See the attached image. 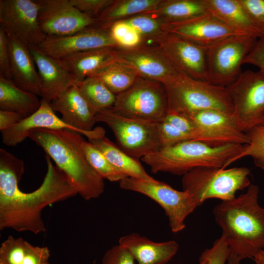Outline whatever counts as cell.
<instances>
[{
	"mask_svg": "<svg viewBox=\"0 0 264 264\" xmlns=\"http://www.w3.org/2000/svg\"><path fill=\"white\" fill-rule=\"evenodd\" d=\"M118 244L131 253L137 264H166L179 249L175 241L155 242L136 233L121 237Z\"/></svg>",
	"mask_w": 264,
	"mask_h": 264,
	"instance_id": "cell-23",
	"label": "cell"
},
{
	"mask_svg": "<svg viewBox=\"0 0 264 264\" xmlns=\"http://www.w3.org/2000/svg\"><path fill=\"white\" fill-rule=\"evenodd\" d=\"M44 264H50L48 262H47V263H45Z\"/></svg>",
	"mask_w": 264,
	"mask_h": 264,
	"instance_id": "cell-49",
	"label": "cell"
},
{
	"mask_svg": "<svg viewBox=\"0 0 264 264\" xmlns=\"http://www.w3.org/2000/svg\"><path fill=\"white\" fill-rule=\"evenodd\" d=\"M187 115L196 126L195 140L214 146L244 145L250 142L248 135L240 129L232 113L207 110Z\"/></svg>",
	"mask_w": 264,
	"mask_h": 264,
	"instance_id": "cell-14",
	"label": "cell"
},
{
	"mask_svg": "<svg viewBox=\"0 0 264 264\" xmlns=\"http://www.w3.org/2000/svg\"><path fill=\"white\" fill-rule=\"evenodd\" d=\"M92 76L100 79L116 95L128 88L140 77L133 69L117 60Z\"/></svg>",
	"mask_w": 264,
	"mask_h": 264,
	"instance_id": "cell-32",
	"label": "cell"
},
{
	"mask_svg": "<svg viewBox=\"0 0 264 264\" xmlns=\"http://www.w3.org/2000/svg\"><path fill=\"white\" fill-rule=\"evenodd\" d=\"M116 60L135 70L139 76L162 84L180 71L154 44L141 43L130 48L115 47Z\"/></svg>",
	"mask_w": 264,
	"mask_h": 264,
	"instance_id": "cell-15",
	"label": "cell"
},
{
	"mask_svg": "<svg viewBox=\"0 0 264 264\" xmlns=\"http://www.w3.org/2000/svg\"><path fill=\"white\" fill-rule=\"evenodd\" d=\"M253 24L264 35V0H239Z\"/></svg>",
	"mask_w": 264,
	"mask_h": 264,
	"instance_id": "cell-39",
	"label": "cell"
},
{
	"mask_svg": "<svg viewBox=\"0 0 264 264\" xmlns=\"http://www.w3.org/2000/svg\"><path fill=\"white\" fill-rule=\"evenodd\" d=\"M109 30L112 38L119 47L130 48L142 43V38L138 32L123 21L114 23Z\"/></svg>",
	"mask_w": 264,
	"mask_h": 264,
	"instance_id": "cell-36",
	"label": "cell"
},
{
	"mask_svg": "<svg viewBox=\"0 0 264 264\" xmlns=\"http://www.w3.org/2000/svg\"><path fill=\"white\" fill-rule=\"evenodd\" d=\"M50 106L60 112L66 123L79 130L88 138L96 123V112L92 109L75 84L52 100Z\"/></svg>",
	"mask_w": 264,
	"mask_h": 264,
	"instance_id": "cell-19",
	"label": "cell"
},
{
	"mask_svg": "<svg viewBox=\"0 0 264 264\" xmlns=\"http://www.w3.org/2000/svg\"><path fill=\"white\" fill-rule=\"evenodd\" d=\"M37 129H66L81 134L79 130L58 117L50 103L42 98L40 106L36 112L12 127L1 131L2 142L7 146H15L27 138L30 131Z\"/></svg>",
	"mask_w": 264,
	"mask_h": 264,
	"instance_id": "cell-21",
	"label": "cell"
},
{
	"mask_svg": "<svg viewBox=\"0 0 264 264\" xmlns=\"http://www.w3.org/2000/svg\"><path fill=\"white\" fill-rule=\"evenodd\" d=\"M88 141L99 150L114 166L123 171L129 177L153 180L138 159L124 152L118 145L105 135L104 129L97 127L93 129Z\"/></svg>",
	"mask_w": 264,
	"mask_h": 264,
	"instance_id": "cell-25",
	"label": "cell"
},
{
	"mask_svg": "<svg viewBox=\"0 0 264 264\" xmlns=\"http://www.w3.org/2000/svg\"><path fill=\"white\" fill-rule=\"evenodd\" d=\"M164 29L167 33L204 47L230 37L248 35L230 28L208 13L185 21L165 22Z\"/></svg>",
	"mask_w": 264,
	"mask_h": 264,
	"instance_id": "cell-18",
	"label": "cell"
},
{
	"mask_svg": "<svg viewBox=\"0 0 264 264\" xmlns=\"http://www.w3.org/2000/svg\"><path fill=\"white\" fill-rule=\"evenodd\" d=\"M233 106L232 115L246 132L264 123V73L250 70L242 72L226 87Z\"/></svg>",
	"mask_w": 264,
	"mask_h": 264,
	"instance_id": "cell-11",
	"label": "cell"
},
{
	"mask_svg": "<svg viewBox=\"0 0 264 264\" xmlns=\"http://www.w3.org/2000/svg\"><path fill=\"white\" fill-rule=\"evenodd\" d=\"M37 0H0V24L28 47L38 46L45 38L38 22Z\"/></svg>",
	"mask_w": 264,
	"mask_h": 264,
	"instance_id": "cell-13",
	"label": "cell"
},
{
	"mask_svg": "<svg viewBox=\"0 0 264 264\" xmlns=\"http://www.w3.org/2000/svg\"><path fill=\"white\" fill-rule=\"evenodd\" d=\"M68 178L84 199L98 198L104 192V179L88 161L82 148L81 134L66 129H37L28 134Z\"/></svg>",
	"mask_w": 264,
	"mask_h": 264,
	"instance_id": "cell-3",
	"label": "cell"
},
{
	"mask_svg": "<svg viewBox=\"0 0 264 264\" xmlns=\"http://www.w3.org/2000/svg\"><path fill=\"white\" fill-rule=\"evenodd\" d=\"M119 186L123 190L142 194L157 203L168 217L173 233H178L185 228V219L198 207L187 192L178 191L155 179L127 176L119 181Z\"/></svg>",
	"mask_w": 264,
	"mask_h": 264,
	"instance_id": "cell-9",
	"label": "cell"
},
{
	"mask_svg": "<svg viewBox=\"0 0 264 264\" xmlns=\"http://www.w3.org/2000/svg\"><path fill=\"white\" fill-rule=\"evenodd\" d=\"M134 261L131 253L118 244L105 252L101 264H134Z\"/></svg>",
	"mask_w": 264,
	"mask_h": 264,
	"instance_id": "cell-41",
	"label": "cell"
},
{
	"mask_svg": "<svg viewBox=\"0 0 264 264\" xmlns=\"http://www.w3.org/2000/svg\"><path fill=\"white\" fill-rule=\"evenodd\" d=\"M38 22L45 37L63 36L98 25L95 18L77 9L69 0H37Z\"/></svg>",
	"mask_w": 264,
	"mask_h": 264,
	"instance_id": "cell-12",
	"label": "cell"
},
{
	"mask_svg": "<svg viewBox=\"0 0 264 264\" xmlns=\"http://www.w3.org/2000/svg\"><path fill=\"white\" fill-rule=\"evenodd\" d=\"M241 260L237 256L229 253L226 264H241Z\"/></svg>",
	"mask_w": 264,
	"mask_h": 264,
	"instance_id": "cell-47",
	"label": "cell"
},
{
	"mask_svg": "<svg viewBox=\"0 0 264 264\" xmlns=\"http://www.w3.org/2000/svg\"><path fill=\"white\" fill-rule=\"evenodd\" d=\"M0 77L12 79L11 58L6 33L0 26Z\"/></svg>",
	"mask_w": 264,
	"mask_h": 264,
	"instance_id": "cell-43",
	"label": "cell"
},
{
	"mask_svg": "<svg viewBox=\"0 0 264 264\" xmlns=\"http://www.w3.org/2000/svg\"><path fill=\"white\" fill-rule=\"evenodd\" d=\"M47 172L40 187L33 192L21 190L19 183L24 173L22 160L0 149V230L44 233L42 217L48 205L78 195L68 178L46 155Z\"/></svg>",
	"mask_w": 264,
	"mask_h": 264,
	"instance_id": "cell-1",
	"label": "cell"
},
{
	"mask_svg": "<svg viewBox=\"0 0 264 264\" xmlns=\"http://www.w3.org/2000/svg\"><path fill=\"white\" fill-rule=\"evenodd\" d=\"M162 0H113L95 18L98 25L109 29L114 23L155 9Z\"/></svg>",
	"mask_w": 264,
	"mask_h": 264,
	"instance_id": "cell-29",
	"label": "cell"
},
{
	"mask_svg": "<svg viewBox=\"0 0 264 264\" xmlns=\"http://www.w3.org/2000/svg\"><path fill=\"white\" fill-rule=\"evenodd\" d=\"M259 189L251 184L246 192L215 206L213 212L230 253L241 260L253 259L264 248V208L258 202Z\"/></svg>",
	"mask_w": 264,
	"mask_h": 264,
	"instance_id": "cell-2",
	"label": "cell"
},
{
	"mask_svg": "<svg viewBox=\"0 0 264 264\" xmlns=\"http://www.w3.org/2000/svg\"><path fill=\"white\" fill-rule=\"evenodd\" d=\"M207 13L201 0H162L155 9L143 14L158 17L167 23L185 21Z\"/></svg>",
	"mask_w": 264,
	"mask_h": 264,
	"instance_id": "cell-30",
	"label": "cell"
},
{
	"mask_svg": "<svg viewBox=\"0 0 264 264\" xmlns=\"http://www.w3.org/2000/svg\"><path fill=\"white\" fill-rule=\"evenodd\" d=\"M6 33L11 58L12 81L19 88L41 96L40 77L28 47L14 35Z\"/></svg>",
	"mask_w": 264,
	"mask_h": 264,
	"instance_id": "cell-22",
	"label": "cell"
},
{
	"mask_svg": "<svg viewBox=\"0 0 264 264\" xmlns=\"http://www.w3.org/2000/svg\"><path fill=\"white\" fill-rule=\"evenodd\" d=\"M257 38L250 35L235 36L206 46L208 81L223 87L232 84L242 73L243 61Z\"/></svg>",
	"mask_w": 264,
	"mask_h": 264,
	"instance_id": "cell-10",
	"label": "cell"
},
{
	"mask_svg": "<svg viewBox=\"0 0 264 264\" xmlns=\"http://www.w3.org/2000/svg\"><path fill=\"white\" fill-rule=\"evenodd\" d=\"M168 99V112L189 115L198 111L215 110L233 111L226 87L193 78L180 72L163 83Z\"/></svg>",
	"mask_w": 264,
	"mask_h": 264,
	"instance_id": "cell-5",
	"label": "cell"
},
{
	"mask_svg": "<svg viewBox=\"0 0 264 264\" xmlns=\"http://www.w3.org/2000/svg\"><path fill=\"white\" fill-rule=\"evenodd\" d=\"M244 145L214 146L197 140H187L161 148L141 160L154 174L165 172L183 176L198 167L225 169L242 152Z\"/></svg>",
	"mask_w": 264,
	"mask_h": 264,
	"instance_id": "cell-4",
	"label": "cell"
},
{
	"mask_svg": "<svg viewBox=\"0 0 264 264\" xmlns=\"http://www.w3.org/2000/svg\"><path fill=\"white\" fill-rule=\"evenodd\" d=\"M250 174V170L245 167H198L182 176V188L191 195L198 207L210 198L222 201L233 199L238 191L251 184Z\"/></svg>",
	"mask_w": 264,
	"mask_h": 264,
	"instance_id": "cell-6",
	"label": "cell"
},
{
	"mask_svg": "<svg viewBox=\"0 0 264 264\" xmlns=\"http://www.w3.org/2000/svg\"><path fill=\"white\" fill-rule=\"evenodd\" d=\"M229 253L228 246L220 237L211 248L204 250L199 258L205 260L207 264H225Z\"/></svg>",
	"mask_w": 264,
	"mask_h": 264,
	"instance_id": "cell-38",
	"label": "cell"
},
{
	"mask_svg": "<svg viewBox=\"0 0 264 264\" xmlns=\"http://www.w3.org/2000/svg\"><path fill=\"white\" fill-rule=\"evenodd\" d=\"M40 105L37 95L19 88L12 80L0 77V110L27 117L36 112Z\"/></svg>",
	"mask_w": 264,
	"mask_h": 264,
	"instance_id": "cell-28",
	"label": "cell"
},
{
	"mask_svg": "<svg viewBox=\"0 0 264 264\" xmlns=\"http://www.w3.org/2000/svg\"><path fill=\"white\" fill-rule=\"evenodd\" d=\"M253 260L256 264H264V250L259 251L253 258Z\"/></svg>",
	"mask_w": 264,
	"mask_h": 264,
	"instance_id": "cell-46",
	"label": "cell"
},
{
	"mask_svg": "<svg viewBox=\"0 0 264 264\" xmlns=\"http://www.w3.org/2000/svg\"><path fill=\"white\" fill-rule=\"evenodd\" d=\"M59 60L75 83L91 76L116 61L115 47H103L80 52Z\"/></svg>",
	"mask_w": 264,
	"mask_h": 264,
	"instance_id": "cell-24",
	"label": "cell"
},
{
	"mask_svg": "<svg viewBox=\"0 0 264 264\" xmlns=\"http://www.w3.org/2000/svg\"><path fill=\"white\" fill-rule=\"evenodd\" d=\"M113 0H69L81 12L96 18Z\"/></svg>",
	"mask_w": 264,
	"mask_h": 264,
	"instance_id": "cell-42",
	"label": "cell"
},
{
	"mask_svg": "<svg viewBox=\"0 0 264 264\" xmlns=\"http://www.w3.org/2000/svg\"><path fill=\"white\" fill-rule=\"evenodd\" d=\"M28 48L40 77L41 97L50 103L75 84V80L59 60L46 54L37 46L31 45Z\"/></svg>",
	"mask_w": 264,
	"mask_h": 264,
	"instance_id": "cell-20",
	"label": "cell"
},
{
	"mask_svg": "<svg viewBox=\"0 0 264 264\" xmlns=\"http://www.w3.org/2000/svg\"><path fill=\"white\" fill-rule=\"evenodd\" d=\"M246 133L250 142L244 145L242 152L233 159L232 163L250 156L255 165L264 171V123L252 128Z\"/></svg>",
	"mask_w": 264,
	"mask_h": 264,
	"instance_id": "cell-35",
	"label": "cell"
},
{
	"mask_svg": "<svg viewBox=\"0 0 264 264\" xmlns=\"http://www.w3.org/2000/svg\"><path fill=\"white\" fill-rule=\"evenodd\" d=\"M110 109L122 116L161 122L168 112L164 86L161 82L139 77L131 87L116 95Z\"/></svg>",
	"mask_w": 264,
	"mask_h": 264,
	"instance_id": "cell-7",
	"label": "cell"
},
{
	"mask_svg": "<svg viewBox=\"0 0 264 264\" xmlns=\"http://www.w3.org/2000/svg\"><path fill=\"white\" fill-rule=\"evenodd\" d=\"M199 264H207L206 261L202 258H199Z\"/></svg>",
	"mask_w": 264,
	"mask_h": 264,
	"instance_id": "cell-48",
	"label": "cell"
},
{
	"mask_svg": "<svg viewBox=\"0 0 264 264\" xmlns=\"http://www.w3.org/2000/svg\"><path fill=\"white\" fill-rule=\"evenodd\" d=\"M25 118L22 115L15 112L0 110V131L12 127Z\"/></svg>",
	"mask_w": 264,
	"mask_h": 264,
	"instance_id": "cell-45",
	"label": "cell"
},
{
	"mask_svg": "<svg viewBox=\"0 0 264 264\" xmlns=\"http://www.w3.org/2000/svg\"><path fill=\"white\" fill-rule=\"evenodd\" d=\"M118 46L109 29L96 25L68 35L46 37L37 47L48 56L60 60L84 51Z\"/></svg>",
	"mask_w": 264,
	"mask_h": 264,
	"instance_id": "cell-16",
	"label": "cell"
},
{
	"mask_svg": "<svg viewBox=\"0 0 264 264\" xmlns=\"http://www.w3.org/2000/svg\"><path fill=\"white\" fill-rule=\"evenodd\" d=\"M243 64L255 66L264 73V36L257 40L250 51L244 58Z\"/></svg>",
	"mask_w": 264,
	"mask_h": 264,
	"instance_id": "cell-44",
	"label": "cell"
},
{
	"mask_svg": "<svg viewBox=\"0 0 264 264\" xmlns=\"http://www.w3.org/2000/svg\"><path fill=\"white\" fill-rule=\"evenodd\" d=\"M50 256L46 246H34L9 235L0 246V264H44Z\"/></svg>",
	"mask_w": 264,
	"mask_h": 264,
	"instance_id": "cell-27",
	"label": "cell"
},
{
	"mask_svg": "<svg viewBox=\"0 0 264 264\" xmlns=\"http://www.w3.org/2000/svg\"><path fill=\"white\" fill-rule=\"evenodd\" d=\"M155 44L178 70L195 79L208 82L206 47L169 33Z\"/></svg>",
	"mask_w": 264,
	"mask_h": 264,
	"instance_id": "cell-17",
	"label": "cell"
},
{
	"mask_svg": "<svg viewBox=\"0 0 264 264\" xmlns=\"http://www.w3.org/2000/svg\"><path fill=\"white\" fill-rule=\"evenodd\" d=\"M162 121H164L195 140L197 129L195 124L188 116L183 113L167 112Z\"/></svg>",
	"mask_w": 264,
	"mask_h": 264,
	"instance_id": "cell-40",
	"label": "cell"
},
{
	"mask_svg": "<svg viewBox=\"0 0 264 264\" xmlns=\"http://www.w3.org/2000/svg\"><path fill=\"white\" fill-rule=\"evenodd\" d=\"M134 27L142 38L141 43L154 44L167 32L165 22L153 15L141 14L122 20Z\"/></svg>",
	"mask_w": 264,
	"mask_h": 264,
	"instance_id": "cell-33",
	"label": "cell"
},
{
	"mask_svg": "<svg viewBox=\"0 0 264 264\" xmlns=\"http://www.w3.org/2000/svg\"><path fill=\"white\" fill-rule=\"evenodd\" d=\"M83 152L90 165L103 178L110 181H120L128 176L112 165L104 155L89 141L81 144Z\"/></svg>",
	"mask_w": 264,
	"mask_h": 264,
	"instance_id": "cell-34",
	"label": "cell"
},
{
	"mask_svg": "<svg viewBox=\"0 0 264 264\" xmlns=\"http://www.w3.org/2000/svg\"><path fill=\"white\" fill-rule=\"evenodd\" d=\"M75 85L96 114L114 105L116 95L98 77H88Z\"/></svg>",
	"mask_w": 264,
	"mask_h": 264,
	"instance_id": "cell-31",
	"label": "cell"
},
{
	"mask_svg": "<svg viewBox=\"0 0 264 264\" xmlns=\"http://www.w3.org/2000/svg\"><path fill=\"white\" fill-rule=\"evenodd\" d=\"M95 120L105 123L112 131L118 146L135 159L161 148L158 122L122 116L110 108L98 112Z\"/></svg>",
	"mask_w": 264,
	"mask_h": 264,
	"instance_id": "cell-8",
	"label": "cell"
},
{
	"mask_svg": "<svg viewBox=\"0 0 264 264\" xmlns=\"http://www.w3.org/2000/svg\"><path fill=\"white\" fill-rule=\"evenodd\" d=\"M206 10L230 28L258 38L264 35L252 22L239 0H201Z\"/></svg>",
	"mask_w": 264,
	"mask_h": 264,
	"instance_id": "cell-26",
	"label": "cell"
},
{
	"mask_svg": "<svg viewBox=\"0 0 264 264\" xmlns=\"http://www.w3.org/2000/svg\"><path fill=\"white\" fill-rule=\"evenodd\" d=\"M157 126L161 148L192 140L189 135L164 121L158 122Z\"/></svg>",
	"mask_w": 264,
	"mask_h": 264,
	"instance_id": "cell-37",
	"label": "cell"
}]
</instances>
